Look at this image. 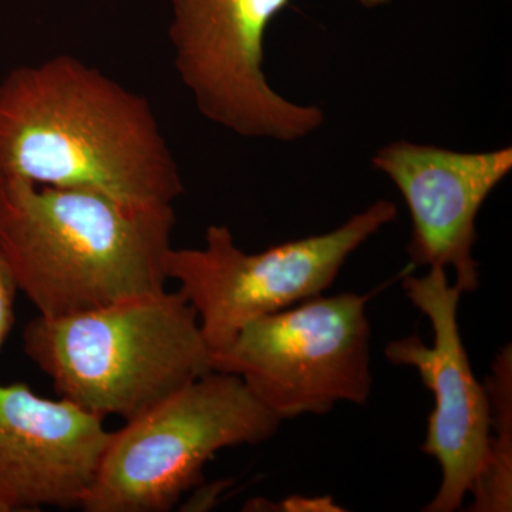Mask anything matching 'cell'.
Wrapping results in <instances>:
<instances>
[{
  "label": "cell",
  "mask_w": 512,
  "mask_h": 512,
  "mask_svg": "<svg viewBox=\"0 0 512 512\" xmlns=\"http://www.w3.org/2000/svg\"><path fill=\"white\" fill-rule=\"evenodd\" d=\"M487 387L491 403V429L487 460L470 494L474 512L512 510V348L504 346L495 356Z\"/></svg>",
  "instance_id": "11"
},
{
  "label": "cell",
  "mask_w": 512,
  "mask_h": 512,
  "mask_svg": "<svg viewBox=\"0 0 512 512\" xmlns=\"http://www.w3.org/2000/svg\"><path fill=\"white\" fill-rule=\"evenodd\" d=\"M284 511H340L330 497H292L282 504Z\"/></svg>",
  "instance_id": "13"
},
{
  "label": "cell",
  "mask_w": 512,
  "mask_h": 512,
  "mask_svg": "<svg viewBox=\"0 0 512 512\" xmlns=\"http://www.w3.org/2000/svg\"><path fill=\"white\" fill-rule=\"evenodd\" d=\"M175 221L174 205L0 181V252L45 318L164 291Z\"/></svg>",
  "instance_id": "2"
},
{
  "label": "cell",
  "mask_w": 512,
  "mask_h": 512,
  "mask_svg": "<svg viewBox=\"0 0 512 512\" xmlns=\"http://www.w3.org/2000/svg\"><path fill=\"white\" fill-rule=\"evenodd\" d=\"M9 266L0 252V349L8 339L10 330L15 323V299L18 293Z\"/></svg>",
  "instance_id": "12"
},
{
  "label": "cell",
  "mask_w": 512,
  "mask_h": 512,
  "mask_svg": "<svg viewBox=\"0 0 512 512\" xmlns=\"http://www.w3.org/2000/svg\"><path fill=\"white\" fill-rule=\"evenodd\" d=\"M79 188L146 205L184 194L146 97L70 55L0 82V181Z\"/></svg>",
  "instance_id": "1"
},
{
  "label": "cell",
  "mask_w": 512,
  "mask_h": 512,
  "mask_svg": "<svg viewBox=\"0 0 512 512\" xmlns=\"http://www.w3.org/2000/svg\"><path fill=\"white\" fill-rule=\"evenodd\" d=\"M104 420L28 384H0V498L10 510L82 508L113 434Z\"/></svg>",
  "instance_id": "10"
},
{
  "label": "cell",
  "mask_w": 512,
  "mask_h": 512,
  "mask_svg": "<svg viewBox=\"0 0 512 512\" xmlns=\"http://www.w3.org/2000/svg\"><path fill=\"white\" fill-rule=\"evenodd\" d=\"M410 271H404V292L429 318L433 346L412 335L393 340L384 353L393 365L416 369L424 386L433 392L434 409L421 450L439 463L441 484L423 511L454 512L463 507L487 460L490 396L471 369L458 328L463 293L448 281L441 266H430L423 276H410Z\"/></svg>",
  "instance_id": "8"
},
{
  "label": "cell",
  "mask_w": 512,
  "mask_h": 512,
  "mask_svg": "<svg viewBox=\"0 0 512 512\" xmlns=\"http://www.w3.org/2000/svg\"><path fill=\"white\" fill-rule=\"evenodd\" d=\"M281 423L241 377L211 370L113 431L82 510H173L218 451L265 443Z\"/></svg>",
  "instance_id": "4"
},
{
  "label": "cell",
  "mask_w": 512,
  "mask_h": 512,
  "mask_svg": "<svg viewBox=\"0 0 512 512\" xmlns=\"http://www.w3.org/2000/svg\"><path fill=\"white\" fill-rule=\"evenodd\" d=\"M174 66L198 111L239 137L295 143L325 123L275 92L264 73L272 20L292 0H168ZM367 8L389 0H357Z\"/></svg>",
  "instance_id": "7"
},
{
  "label": "cell",
  "mask_w": 512,
  "mask_h": 512,
  "mask_svg": "<svg viewBox=\"0 0 512 512\" xmlns=\"http://www.w3.org/2000/svg\"><path fill=\"white\" fill-rule=\"evenodd\" d=\"M372 296L318 295L252 320L211 353V369L241 377L281 421L323 416L340 403L363 406L373 390Z\"/></svg>",
  "instance_id": "5"
},
{
  "label": "cell",
  "mask_w": 512,
  "mask_h": 512,
  "mask_svg": "<svg viewBox=\"0 0 512 512\" xmlns=\"http://www.w3.org/2000/svg\"><path fill=\"white\" fill-rule=\"evenodd\" d=\"M23 349L60 397L103 419H136L212 370L197 312L180 289L63 318L37 315Z\"/></svg>",
  "instance_id": "3"
},
{
  "label": "cell",
  "mask_w": 512,
  "mask_h": 512,
  "mask_svg": "<svg viewBox=\"0 0 512 512\" xmlns=\"http://www.w3.org/2000/svg\"><path fill=\"white\" fill-rule=\"evenodd\" d=\"M372 164L392 180L409 208L410 268H451L461 293L476 292L477 215L511 173L512 148L463 153L399 140L377 150Z\"/></svg>",
  "instance_id": "9"
},
{
  "label": "cell",
  "mask_w": 512,
  "mask_h": 512,
  "mask_svg": "<svg viewBox=\"0 0 512 512\" xmlns=\"http://www.w3.org/2000/svg\"><path fill=\"white\" fill-rule=\"evenodd\" d=\"M10 507L8 504L5 503V501L0 498V512H10Z\"/></svg>",
  "instance_id": "14"
},
{
  "label": "cell",
  "mask_w": 512,
  "mask_h": 512,
  "mask_svg": "<svg viewBox=\"0 0 512 512\" xmlns=\"http://www.w3.org/2000/svg\"><path fill=\"white\" fill-rule=\"evenodd\" d=\"M397 214L394 202L377 200L333 231L255 254L242 251L225 225H210L205 247L171 248L165 271L197 312L211 353L218 352L252 320L329 289L349 256Z\"/></svg>",
  "instance_id": "6"
}]
</instances>
